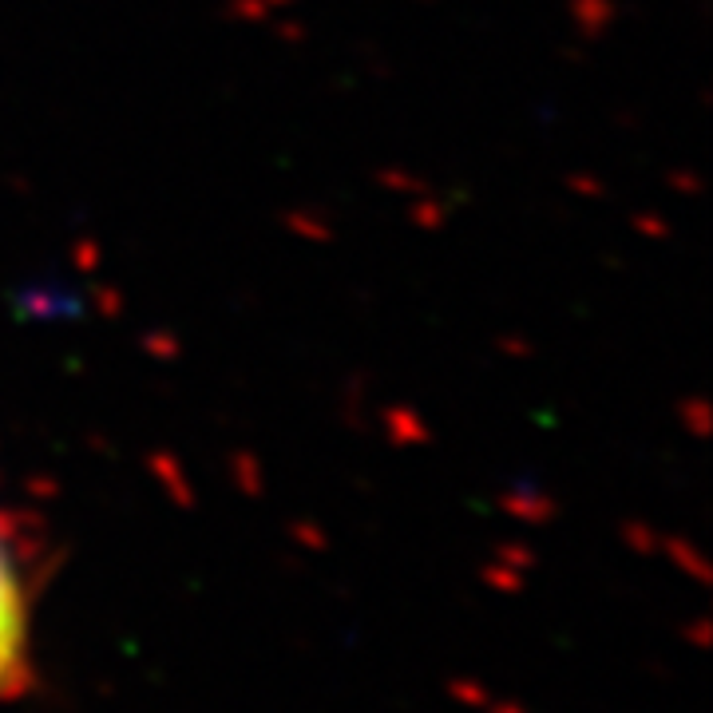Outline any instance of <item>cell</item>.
I'll use <instances>...</instances> for the list:
<instances>
[{"mask_svg": "<svg viewBox=\"0 0 713 713\" xmlns=\"http://www.w3.org/2000/svg\"><path fill=\"white\" fill-rule=\"evenodd\" d=\"M20 658H24V599L12 563L0 547V694L16 682Z\"/></svg>", "mask_w": 713, "mask_h": 713, "instance_id": "6da1fadb", "label": "cell"}]
</instances>
